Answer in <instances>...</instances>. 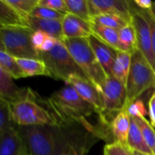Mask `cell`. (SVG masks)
Instances as JSON below:
<instances>
[{"instance_id":"obj_1","label":"cell","mask_w":155,"mask_h":155,"mask_svg":"<svg viewBox=\"0 0 155 155\" xmlns=\"http://www.w3.org/2000/svg\"><path fill=\"white\" fill-rule=\"evenodd\" d=\"M64 128L18 126L23 138L25 151L28 155H62L72 146L82 148L77 145L75 140L68 138V135L63 130Z\"/></svg>"},{"instance_id":"obj_2","label":"cell","mask_w":155,"mask_h":155,"mask_svg":"<svg viewBox=\"0 0 155 155\" xmlns=\"http://www.w3.org/2000/svg\"><path fill=\"white\" fill-rule=\"evenodd\" d=\"M46 104L64 127L76 123L86 129H92L86 119L94 114H98L94 105L84 101L72 86L67 84L55 91L46 100Z\"/></svg>"},{"instance_id":"obj_3","label":"cell","mask_w":155,"mask_h":155,"mask_svg":"<svg viewBox=\"0 0 155 155\" xmlns=\"http://www.w3.org/2000/svg\"><path fill=\"white\" fill-rule=\"evenodd\" d=\"M38 94L35 92L32 96L25 100L16 103H9L12 120L16 126L29 127V126H53L64 127L57 116L44 104Z\"/></svg>"},{"instance_id":"obj_4","label":"cell","mask_w":155,"mask_h":155,"mask_svg":"<svg viewBox=\"0 0 155 155\" xmlns=\"http://www.w3.org/2000/svg\"><path fill=\"white\" fill-rule=\"evenodd\" d=\"M62 42L87 79L101 93L108 76L97 61L88 38H64Z\"/></svg>"},{"instance_id":"obj_5","label":"cell","mask_w":155,"mask_h":155,"mask_svg":"<svg viewBox=\"0 0 155 155\" xmlns=\"http://www.w3.org/2000/svg\"><path fill=\"white\" fill-rule=\"evenodd\" d=\"M152 87H155V71L141 51L136 50L132 54L131 69L126 84L127 104L138 99Z\"/></svg>"},{"instance_id":"obj_6","label":"cell","mask_w":155,"mask_h":155,"mask_svg":"<svg viewBox=\"0 0 155 155\" xmlns=\"http://www.w3.org/2000/svg\"><path fill=\"white\" fill-rule=\"evenodd\" d=\"M39 58L45 63L50 77L53 79L62 80L66 83L68 79L74 74L87 78L60 40L50 52L39 53Z\"/></svg>"},{"instance_id":"obj_7","label":"cell","mask_w":155,"mask_h":155,"mask_svg":"<svg viewBox=\"0 0 155 155\" xmlns=\"http://www.w3.org/2000/svg\"><path fill=\"white\" fill-rule=\"evenodd\" d=\"M31 27H0L1 48L15 58H39L34 48Z\"/></svg>"},{"instance_id":"obj_8","label":"cell","mask_w":155,"mask_h":155,"mask_svg":"<svg viewBox=\"0 0 155 155\" xmlns=\"http://www.w3.org/2000/svg\"><path fill=\"white\" fill-rule=\"evenodd\" d=\"M101 94L104 104V113L117 114L126 107V85L114 76H108Z\"/></svg>"},{"instance_id":"obj_9","label":"cell","mask_w":155,"mask_h":155,"mask_svg":"<svg viewBox=\"0 0 155 155\" xmlns=\"http://www.w3.org/2000/svg\"><path fill=\"white\" fill-rule=\"evenodd\" d=\"M131 12H132V25H134L136 37H137V47L138 50L145 56L151 65L154 66V58L152 46V35L149 24L146 18L143 16L142 12L137 6L131 1ZM154 70V69H153Z\"/></svg>"},{"instance_id":"obj_10","label":"cell","mask_w":155,"mask_h":155,"mask_svg":"<svg viewBox=\"0 0 155 155\" xmlns=\"http://www.w3.org/2000/svg\"><path fill=\"white\" fill-rule=\"evenodd\" d=\"M92 19L99 15H114L127 22L132 21L131 1L127 0H88Z\"/></svg>"},{"instance_id":"obj_11","label":"cell","mask_w":155,"mask_h":155,"mask_svg":"<svg viewBox=\"0 0 155 155\" xmlns=\"http://www.w3.org/2000/svg\"><path fill=\"white\" fill-rule=\"evenodd\" d=\"M65 84L72 86L84 101L91 104L97 109L98 114L101 115V117L104 116L102 94L91 81L81 75L74 74L68 79Z\"/></svg>"},{"instance_id":"obj_12","label":"cell","mask_w":155,"mask_h":155,"mask_svg":"<svg viewBox=\"0 0 155 155\" xmlns=\"http://www.w3.org/2000/svg\"><path fill=\"white\" fill-rule=\"evenodd\" d=\"M88 41L97 61L104 70L105 74L107 76H112V69L117 56L118 50L107 45L94 34L88 37Z\"/></svg>"},{"instance_id":"obj_13","label":"cell","mask_w":155,"mask_h":155,"mask_svg":"<svg viewBox=\"0 0 155 155\" xmlns=\"http://www.w3.org/2000/svg\"><path fill=\"white\" fill-rule=\"evenodd\" d=\"M14 80L11 75L0 69V95L2 99L8 103H16L33 95L35 91L30 88H19Z\"/></svg>"},{"instance_id":"obj_14","label":"cell","mask_w":155,"mask_h":155,"mask_svg":"<svg viewBox=\"0 0 155 155\" xmlns=\"http://www.w3.org/2000/svg\"><path fill=\"white\" fill-rule=\"evenodd\" d=\"M62 25L64 38H88L94 34L89 22L70 13L64 15Z\"/></svg>"},{"instance_id":"obj_15","label":"cell","mask_w":155,"mask_h":155,"mask_svg":"<svg viewBox=\"0 0 155 155\" xmlns=\"http://www.w3.org/2000/svg\"><path fill=\"white\" fill-rule=\"evenodd\" d=\"M0 155H22L24 143L18 126L15 125L0 134Z\"/></svg>"},{"instance_id":"obj_16","label":"cell","mask_w":155,"mask_h":155,"mask_svg":"<svg viewBox=\"0 0 155 155\" xmlns=\"http://www.w3.org/2000/svg\"><path fill=\"white\" fill-rule=\"evenodd\" d=\"M29 17H25L5 0H0L1 27H30Z\"/></svg>"},{"instance_id":"obj_17","label":"cell","mask_w":155,"mask_h":155,"mask_svg":"<svg viewBox=\"0 0 155 155\" xmlns=\"http://www.w3.org/2000/svg\"><path fill=\"white\" fill-rule=\"evenodd\" d=\"M130 126L131 116L129 115L127 108L125 107L115 115L110 124V129L114 138V142H118L124 145H126Z\"/></svg>"},{"instance_id":"obj_18","label":"cell","mask_w":155,"mask_h":155,"mask_svg":"<svg viewBox=\"0 0 155 155\" xmlns=\"http://www.w3.org/2000/svg\"><path fill=\"white\" fill-rule=\"evenodd\" d=\"M28 22L33 31H43L48 35H51L60 41L64 38L61 20L42 19L29 16Z\"/></svg>"},{"instance_id":"obj_19","label":"cell","mask_w":155,"mask_h":155,"mask_svg":"<svg viewBox=\"0 0 155 155\" xmlns=\"http://www.w3.org/2000/svg\"><path fill=\"white\" fill-rule=\"evenodd\" d=\"M126 146L133 152H137L144 154H153L152 150L147 145L139 126L134 122L133 117H131V126Z\"/></svg>"},{"instance_id":"obj_20","label":"cell","mask_w":155,"mask_h":155,"mask_svg":"<svg viewBox=\"0 0 155 155\" xmlns=\"http://www.w3.org/2000/svg\"><path fill=\"white\" fill-rule=\"evenodd\" d=\"M132 54H133L128 52L118 51L112 69V75L117 78L125 85L127 84V79L131 69Z\"/></svg>"},{"instance_id":"obj_21","label":"cell","mask_w":155,"mask_h":155,"mask_svg":"<svg viewBox=\"0 0 155 155\" xmlns=\"http://www.w3.org/2000/svg\"><path fill=\"white\" fill-rule=\"evenodd\" d=\"M21 70L25 77L45 75L49 76L50 74L45 63L40 58H15Z\"/></svg>"},{"instance_id":"obj_22","label":"cell","mask_w":155,"mask_h":155,"mask_svg":"<svg viewBox=\"0 0 155 155\" xmlns=\"http://www.w3.org/2000/svg\"><path fill=\"white\" fill-rule=\"evenodd\" d=\"M91 28L96 36H98L102 41L115 48L118 51H121V44L119 40V31L114 28L106 27L101 25L95 22H91Z\"/></svg>"},{"instance_id":"obj_23","label":"cell","mask_w":155,"mask_h":155,"mask_svg":"<svg viewBox=\"0 0 155 155\" xmlns=\"http://www.w3.org/2000/svg\"><path fill=\"white\" fill-rule=\"evenodd\" d=\"M119 40L121 44V51L134 54L138 50L136 32L132 23L119 30Z\"/></svg>"},{"instance_id":"obj_24","label":"cell","mask_w":155,"mask_h":155,"mask_svg":"<svg viewBox=\"0 0 155 155\" xmlns=\"http://www.w3.org/2000/svg\"><path fill=\"white\" fill-rule=\"evenodd\" d=\"M0 69L4 70L14 79L25 77L15 57L3 50H0Z\"/></svg>"},{"instance_id":"obj_25","label":"cell","mask_w":155,"mask_h":155,"mask_svg":"<svg viewBox=\"0 0 155 155\" xmlns=\"http://www.w3.org/2000/svg\"><path fill=\"white\" fill-rule=\"evenodd\" d=\"M68 8V13L78 16L89 23L92 21L88 0H64Z\"/></svg>"},{"instance_id":"obj_26","label":"cell","mask_w":155,"mask_h":155,"mask_svg":"<svg viewBox=\"0 0 155 155\" xmlns=\"http://www.w3.org/2000/svg\"><path fill=\"white\" fill-rule=\"evenodd\" d=\"M91 22H95L101 25L114 28L118 31L123 27H124L125 25H127L128 24H130L126 20L123 19L122 17L114 15H99L97 16H94Z\"/></svg>"},{"instance_id":"obj_27","label":"cell","mask_w":155,"mask_h":155,"mask_svg":"<svg viewBox=\"0 0 155 155\" xmlns=\"http://www.w3.org/2000/svg\"><path fill=\"white\" fill-rule=\"evenodd\" d=\"M133 118H134V122L137 124V125L139 126L147 145L153 152V150L155 148L154 127L145 118H139V117H133Z\"/></svg>"},{"instance_id":"obj_28","label":"cell","mask_w":155,"mask_h":155,"mask_svg":"<svg viewBox=\"0 0 155 155\" xmlns=\"http://www.w3.org/2000/svg\"><path fill=\"white\" fill-rule=\"evenodd\" d=\"M12 120L10 105L5 99H0V134L4 133L12 126H15Z\"/></svg>"},{"instance_id":"obj_29","label":"cell","mask_w":155,"mask_h":155,"mask_svg":"<svg viewBox=\"0 0 155 155\" xmlns=\"http://www.w3.org/2000/svg\"><path fill=\"white\" fill-rule=\"evenodd\" d=\"M25 17H29L34 9L39 5L40 0H5Z\"/></svg>"},{"instance_id":"obj_30","label":"cell","mask_w":155,"mask_h":155,"mask_svg":"<svg viewBox=\"0 0 155 155\" xmlns=\"http://www.w3.org/2000/svg\"><path fill=\"white\" fill-rule=\"evenodd\" d=\"M65 15L66 14H62V13H59L57 11H54V10H52L50 8L41 6L38 5L34 9V11L31 13L30 16L42 18V19H51V20H61V21H63Z\"/></svg>"},{"instance_id":"obj_31","label":"cell","mask_w":155,"mask_h":155,"mask_svg":"<svg viewBox=\"0 0 155 155\" xmlns=\"http://www.w3.org/2000/svg\"><path fill=\"white\" fill-rule=\"evenodd\" d=\"M126 108H127L128 114L131 117L145 118V116L148 114L144 103L140 98H138V99L134 100V102H132L131 104H127Z\"/></svg>"},{"instance_id":"obj_32","label":"cell","mask_w":155,"mask_h":155,"mask_svg":"<svg viewBox=\"0 0 155 155\" xmlns=\"http://www.w3.org/2000/svg\"><path fill=\"white\" fill-rule=\"evenodd\" d=\"M104 155H133V153L126 145L118 142H113L104 146Z\"/></svg>"},{"instance_id":"obj_33","label":"cell","mask_w":155,"mask_h":155,"mask_svg":"<svg viewBox=\"0 0 155 155\" xmlns=\"http://www.w3.org/2000/svg\"><path fill=\"white\" fill-rule=\"evenodd\" d=\"M39 5L50 8L62 14H68V8L64 0H40Z\"/></svg>"},{"instance_id":"obj_34","label":"cell","mask_w":155,"mask_h":155,"mask_svg":"<svg viewBox=\"0 0 155 155\" xmlns=\"http://www.w3.org/2000/svg\"><path fill=\"white\" fill-rule=\"evenodd\" d=\"M138 8V7H137ZM139 9V8H138ZM142 14L143 15V16L146 18L150 29H151V35H152V46H153V58H154V66L153 69L155 71V19L153 18V16L152 15L150 11H144V10H141L139 9Z\"/></svg>"},{"instance_id":"obj_35","label":"cell","mask_w":155,"mask_h":155,"mask_svg":"<svg viewBox=\"0 0 155 155\" xmlns=\"http://www.w3.org/2000/svg\"><path fill=\"white\" fill-rule=\"evenodd\" d=\"M47 36H48V35L43 31H34L32 37H31V41H32V45H33L34 48L38 53L40 52L41 47L44 45L45 41L46 40Z\"/></svg>"},{"instance_id":"obj_36","label":"cell","mask_w":155,"mask_h":155,"mask_svg":"<svg viewBox=\"0 0 155 155\" xmlns=\"http://www.w3.org/2000/svg\"><path fill=\"white\" fill-rule=\"evenodd\" d=\"M59 40H57L56 38H54V37H53L51 35H48L46 40L45 41L44 45H42L41 50H40L39 53H48V52H50L55 46V45H56V43Z\"/></svg>"},{"instance_id":"obj_37","label":"cell","mask_w":155,"mask_h":155,"mask_svg":"<svg viewBox=\"0 0 155 155\" xmlns=\"http://www.w3.org/2000/svg\"><path fill=\"white\" fill-rule=\"evenodd\" d=\"M133 2L139 9L144 11H151L153 5V2L150 0H134Z\"/></svg>"},{"instance_id":"obj_38","label":"cell","mask_w":155,"mask_h":155,"mask_svg":"<svg viewBox=\"0 0 155 155\" xmlns=\"http://www.w3.org/2000/svg\"><path fill=\"white\" fill-rule=\"evenodd\" d=\"M149 115L151 119V124L155 129V97L153 94L149 101Z\"/></svg>"},{"instance_id":"obj_39","label":"cell","mask_w":155,"mask_h":155,"mask_svg":"<svg viewBox=\"0 0 155 155\" xmlns=\"http://www.w3.org/2000/svg\"><path fill=\"white\" fill-rule=\"evenodd\" d=\"M84 151V149L75 147V146H72L67 151H65L62 155H83Z\"/></svg>"},{"instance_id":"obj_40","label":"cell","mask_w":155,"mask_h":155,"mask_svg":"<svg viewBox=\"0 0 155 155\" xmlns=\"http://www.w3.org/2000/svg\"><path fill=\"white\" fill-rule=\"evenodd\" d=\"M151 14H152V15L153 16V18L155 19V2H153V7H152V9H151Z\"/></svg>"},{"instance_id":"obj_41","label":"cell","mask_w":155,"mask_h":155,"mask_svg":"<svg viewBox=\"0 0 155 155\" xmlns=\"http://www.w3.org/2000/svg\"><path fill=\"white\" fill-rule=\"evenodd\" d=\"M133 155H153V154H144V153H137V152H133Z\"/></svg>"},{"instance_id":"obj_42","label":"cell","mask_w":155,"mask_h":155,"mask_svg":"<svg viewBox=\"0 0 155 155\" xmlns=\"http://www.w3.org/2000/svg\"><path fill=\"white\" fill-rule=\"evenodd\" d=\"M22 155H27V153H26V152L25 151V148H24V152H23V154Z\"/></svg>"},{"instance_id":"obj_43","label":"cell","mask_w":155,"mask_h":155,"mask_svg":"<svg viewBox=\"0 0 155 155\" xmlns=\"http://www.w3.org/2000/svg\"><path fill=\"white\" fill-rule=\"evenodd\" d=\"M153 154L155 155V148H154V149H153Z\"/></svg>"},{"instance_id":"obj_44","label":"cell","mask_w":155,"mask_h":155,"mask_svg":"<svg viewBox=\"0 0 155 155\" xmlns=\"http://www.w3.org/2000/svg\"><path fill=\"white\" fill-rule=\"evenodd\" d=\"M153 96L155 97V90H154V93H153Z\"/></svg>"},{"instance_id":"obj_45","label":"cell","mask_w":155,"mask_h":155,"mask_svg":"<svg viewBox=\"0 0 155 155\" xmlns=\"http://www.w3.org/2000/svg\"><path fill=\"white\" fill-rule=\"evenodd\" d=\"M27 155H28V154H27Z\"/></svg>"}]
</instances>
